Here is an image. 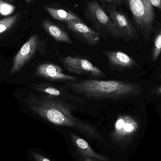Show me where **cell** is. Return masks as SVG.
I'll return each mask as SVG.
<instances>
[{
	"mask_svg": "<svg viewBox=\"0 0 161 161\" xmlns=\"http://www.w3.org/2000/svg\"><path fill=\"white\" fill-rule=\"evenodd\" d=\"M32 112L53 125L75 129L92 139L103 140L93 126L75 116L77 104L46 96L30 94L25 99Z\"/></svg>",
	"mask_w": 161,
	"mask_h": 161,
	"instance_id": "obj_1",
	"label": "cell"
},
{
	"mask_svg": "<svg viewBox=\"0 0 161 161\" xmlns=\"http://www.w3.org/2000/svg\"><path fill=\"white\" fill-rule=\"evenodd\" d=\"M66 88L89 100H118L142 93L141 84L124 80L84 79L66 82Z\"/></svg>",
	"mask_w": 161,
	"mask_h": 161,
	"instance_id": "obj_2",
	"label": "cell"
},
{
	"mask_svg": "<svg viewBox=\"0 0 161 161\" xmlns=\"http://www.w3.org/2000/svg\"><path fill=\"white\" fill-rule=\"evenodd\" d=\"M84 14L101 36H109L117 39L123 38L105 8L96 0L87 2Z\"/></svg>",
	"mask_w": 161,
	"mask_h": 161,
	"instance_id": "obj_3",
	"label": "cell"
},
{
	"mask_svg": "<svg viewBox=\"0 0 161 161\" xmlns=\"http://www.w3.org/2000/svg\"><path fill=\"white\" fill-rule=\"evenodd\" d=\"M130 9L136 26L147 41L154 26L155 14L148 0H125Z\"/></svg>",
	"mask_w": 161,
	"mask_h": 161,
	"instance_id": "obj_4",
	"label": "cell"
},
{
	"mask_svg": "<svg viewBox=\"0 0 161 161\" xmlns=\"http://www.w3.org/2000/svg\"><path fill=\"white\" fill-rule=\"evenodd\" d=\"M47 39H42L36 34L31 36L14 58L10 75L19 71L37 53L45 55L47 52Z\"/></svg>",
	"mask_w": 161,
	"mask_h": 161,
	"instance_id": "obj_5",
	"label": "cell"
},
{
	"mask_svg": "<svg viewBox=\"0 0 161 161\" xmlns=\"http://www.w3.org/2000/svg\"><path fill=\"white\" fill-rule=\"evenodd\" d=\"M61 62L69 72L77 75H87L93 78H106V73L88 59L80 57H64Z\"/></svg>",
	"mask_w": 161,
	"mask_h": 161,
	"instance_id": "obj_6",
	"label": "cell"
},
{
	"mask_svg": "<svg viewBox=\"0 0 161 161\" xmlns=\"http://www.w3.org/2000/svg\"><path fill=\"white\" fill-rule=\"evenodd\" d=\"M32 86L42 95L80 105H83L87 101L85 97L75 95L66 87H62L52 82L34 83Z\"/></svg>",
	"mask_w": 161,
	"mask_h": 161,
	"instance_id": "obj_7",
	"label": "cell"
},
{
	"mask_svg": "<svg viewBox=\"0 0 161 161\" xmlns=\"http://www.w3.org/2000/svg\"><path fill=\"white\" fill-rule=\"evenodd\" d=\"M116 28L122 35L123 38L127 41L138 39V34L128 16L117 9V7L105 9Z\"/></svg>",
	"mask_w": 161,
	"mask_h": 161,
	"instance_id": "obj_8",
	"label": "cell"
},
{
	"mask_svg": "<svg viewBox=\"0 0 161 161\" xmlns=\"http://www.w3.org/2000/svg\"><path fill=\"white\" fill-rule=\"evenodd\" d=\"M139 129L137 120L130 115L120 114L114 123L111 137L115 141H122L134 135Z\"/></svg>",
	"mask_w": 161,
	"mask_h": 161,
	"instance_id": "obj_9",
	"label": "cell"
},
{
	"mask_svg": "<svg viewBox=\"0 0 161 161\" xmlns=\"http://www.w3.org/2000/svg\"><path fill=\"white\" fill-rule=\"evenodd\" d=\"M73 35L87 45L95 46L101 41V36L98 32L86 25L82 21L64 22Z\"/></svg>",
	"mask_w": 161,
	"mask_h": 161,
	"instance_id": "obj_10",
	"label": "cell"
},
{
	"mask_svg": "<svg viewBox=\"0 0 161 161\" xmlns=\"http://www.w3.org/2000/svg\"><path fill=\"white\" fill-rule=\"evenodd\" d=\"M36 75L49 81L66 82L79 80L76 76L65 74L60 66L52 63H43L39 65L36 69Z\"/></svg>",
	"mask_w": 161,
	"mask_h": 161,
	"instance_id": "obj_11",
	"label": "cell"
},
{
	"mask_svg": "<svg viewBox=\"0 0 161 161\" xmlns=\"http://www.w3.org/2000/svg\"><path fill=\"white\" fill-rule=\"evenodd\" d=\"M103 53L112 69L122 70L138 66L137 62L132 57L121 51H104Z\"/></svg>",
	"mask_w": 161,
	"mask_h": 161,
	"instance_id": "obj_12",
	"label": "cell"
},
{
	"mask_svg": "<svg viewBox=\"0 0 161 161\" xmlns=\"http://www.w3.org/2000/svg\"><path fill=\"white\" fill-rule=\"evenodd\" d=\"M42 26L48 35L58 42L72 44V41L68 32L60 25L46 19L42 22Z\"/></svg>",
	"mask_w": 161,
	"mask_h": 161,
	"instance_id": "obj_13",
	"label": "cell"
},
{
	"mask_svg": "<svg viewBox=\"0 0 161 161\" xmlns=\"http://www.w3.org/2000/svg\"><path fill=\"white\" fill-rule=\"evenodd\" d=\"M70 137L77 151L86 158H94L98 160L107 161L108 158L95 152L87 142L74 133H71Z\"/></svg>",
	"mask_w": 161,
	"mask_h": 161,
	"instance_id": "obj_14",
	"label": "cell"
},
{
	"mask_svg": "<svg viewBox=\"0 0 161 161\" xmlns=\"http://www.w3.org/2000/svg\"><path fill=\"white\" fill-rule=\"evenodd\" d=\"M46 11L55 19L63 22L82 21V20L75 13L69 9L51 6L45 7Z\"/></svg>",
	"mask_w": 161,
	"mask_h": 161,
	"instance_id": "obj_15",
	"label": "cell"
},
{
	"mask_svg": "<svg viewBox=\"0 0 161 161\" xmlns=\"http://www.w3.org/2000/svg\"><path fill=\"white\" fill-rule=\"evenodd\" d=\"M19 14L10 16L0 20V35L12 28L19 19Z\"/></svg>",
	"mask_w": 161,
	"mask_h": 161,
	"instance_id": "obj_16",
	"label": "cell"
},
{
	"mask_svg": "<svg viewBox=\"0 0 161 161\" xmlns=\"http://www.w3.org/2000/svg\"><path fill=\"white\" fill-rule=\"evenodd\" d=\"M161 53V29L157 35L154 41L153 51V60L155 61L158 59Z\"/></svg>",
	"mask_w": 161,
	"mask_h": 161,
	"instance_id": "obj_17",
	"label": "cell"
},
{
	"mask_svg": "<svg viewBox=\"0 0 161 161\" xmlns=\"http://www.w3.org/2000/svg\"><path fill=\"white\" fill-rule=\"evenodd\" d=\"M16 7L3 0H0V14L8 16L14 12Z\"/></svg>",
	"mask_w": 161,
	"mask_h": 161,
	"instance_id": "obj_18",
	"label": "cell"
},
{
	"mask_svg": "<svg viewBox=\"0 0 161 161\" xmlns=\"http://www.w3.org/2000/svg\"><path fill=\"white\" fill-rule=\"evenodd\" d=\"M104 8H109L113 7H117L125 3V0H96Z\"/></svg>",
	"mask_w": 161,
	"mask_h": 161,
	"instance_id": "obj_19",
	"label": "cell"
},
{
	"mask_svg": "<svg viewBox=\"0 0 161 161\" xmlns=\"http://www.w3.org/2000/svg\"><path fill=\"white\" fill-rule=\"evenodd\" d=\"M32 155L36 161H52L45 156L36 152H33Z\"/></svg>",
	"mask_w": 161,
	"mask_h": 161,
	"instance_id": "obj_20",
	"label": "cell"
},
{
	"mask_svg": "<svg viewBox=\"0 0 161 161\" xmlns=\"http://www.w3.org/2000/svg\"><path fill=\"white\" fill-rule=\"evenodd\" d=\"M150 4L161 10V0H148Z\"/></svg>",
	"mask_w": 161,
	"mask_h": 161,
	"instance_id": "obj_21",
	"label": "cell"
},
{
	"mask_svg": "<svg viewBox=\"0 0 161 161\" xmlns=\"http://www.w3.org/2000/svg\"><path fill=\"white\" fill-rule=\"evenodd\" d=\"M156 93L157 94L161 95V85L159 87L157 88L156 91Z\"/></svg>",
	"mask_w": 161,
	"mask_h": 161,
	"instance_id": "obj_22",
	"label": "cell"
},
{
	"mask_svg": "<svg viewBox=\"0 0 161 161\" xmlns=\"http://www.w3.org/2000/svg\"><path fill=\"white\" fill-rule=\"evenodd\" d=\"M81 161H97L94 160L92 159V158H86L85 159L83 160H82Z\"/></svg>",
	"mask_w": 161,
	"mask_h": 161,
	"instance_id": "obj_23",
	"label": "cell"
},
{
	"mask_svg": "<svg viewBox=\"0 0 161 161\" xmlns=\"http://www.w3.org/2000/svg\"><path fill=\"white\" fill-rule=\"evenodd\" d=\"M25 1H26V2H27V3H30L32 0H25Z\"/></svg>",
	"mask_w": 161,
	"mask_h": 161,
	"instance_id": "obj_24",
	"label": "cell"
},
{
	"mask_svg": "<svg viewBox=\"0 0 161 161\" xmlns=\"http://www.w3.org/2000/svg\"><path fill=\"white\" fill-rule=\"evenodd\" d=\"M6 1H8V2H12V1H13V0H6Z\"/></svg>",
	"mask_w": 161,
	"mask_h": 161,
	"instance_id": "obj_25",
	"label": "cell"
}]
</instances>
